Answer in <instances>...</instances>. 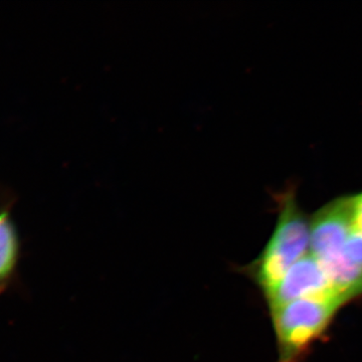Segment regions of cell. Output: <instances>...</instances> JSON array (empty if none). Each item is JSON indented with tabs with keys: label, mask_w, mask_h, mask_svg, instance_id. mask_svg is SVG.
I'll return each mask as SVG.
<instances>
[{
	"label": "cell",
	"mask_w": 362,
	"mask_h": 362,
	"mask_svg": "<svg viewBox=\"0 0 362 362\" xmlns=\"http://www.w3.org/2000/svg\"><path fill=\"white\" fill-rule=\"evenodd\" d=\"M275 230L258 259L247 267L250 277L264 294L270 292L310 247V218L297 201L296 187L290 185L278 194Z\"/></svg>",
	"instance_id": "obj_1"
},
{
	"label": "cell",
	"mask_w": 362,
	"mask_h": 362,
	"mask_svg": "<svg viewBox=\"0 0 362 362\" xmlns=\"http://www.w3.org/2000/svg\"><path fill=\"white\" fill-rule=\"evenodd\" d=\"M338 292L304 298L271 310L279 362H298L349 302Z\"/></svg>",
	"instance_id": "obj_2"
},
{
	"label": "cell",
	"mask_w": 362,
	"mask_h": 362,
	"mask_svg": "<svg viewBox=\"0 0 362 362\" xmlns=\"http://www.w3.org/2000/svg\"><path fill=\"white\" fill-rule=\"evenodd\" d=\"M354 230L352 195L328 202L310 218V254L321 259L343 252Z\"/></svg>",
	"instance_id": "obj_3"
},
{
	"label": "cell",
	"mask_w": 362,
	"mask_h": 362,
	"mask_svg": "<svg viewBox=\"0 0 362 362\" xmlns=\"http://www.w3.org/2000/svg\"><path fill=\"white\" fill-rule=\"evenodd\" d=\"M331 292L337 291L330 284L318 259L309 252L288 271L282 281L265 297L269 308L273 310L297 300Z\"/></svg>",
	"instance_id": "obj_4"
},
{
	"label": "cell",
	"mask_w": 362,
	"mask_h": 362,
	"mask_svg": "<svg viewBox=\"0 0 362 362\" xmlns=\"http://www.w3.org/2000/svg\"><path fill=\"white\" fill-rule=\"evenodd\" d=\"M317 259L337 292L349 300L362 294V267L347 258L344 252Z\"/></svg>",
	"instance_id": "obj_5"
},
{
	"label": "cell",
	"mask_w": 362,
	"mask_h": 362,
	"mask_svg": "<svg viewBox=\"0 0 362 362\" xmlns=\"http://www.w3.org/2000/svg\"><path fill=\"white\" fill-rule=\"evenodd\" d=\"M20 254V238L13 218L6 209L0 211V293L16 275Z\"/></svg>",
	"instance_id": "obj_6"
},
{
	"label": "cell",
	"mask_w": 362,
	"mask_h": 362,
	"mask_svg": "<svg viewBox=\"0 0 362 362\" xmlns=\"http://www.w3.org/2000/svg\"><path fill=\"white\" fill-rule=\"evenodd\" d=\"M343 252L347 258L351 259L356 265L362 267V232L354 230L345 244Z\"/></svg>",
	"instance_id": "obj_7"
},
{
	"label": "cell",
	"mask_w": 362,
	"mask_h": 362,
	"mask_svg": "<svg viewBox=\"0 0 362 362\" xmlns=\"http://www.w3.org/2000/svg\"><path fill=\"white\" fill-rule=\"evenodd\" d=\"M354 230L362 232V192L352 195Z\"/></svg>",
	"instance_id": "obj_8"
}]
</instances>
